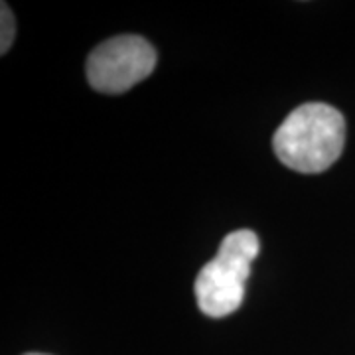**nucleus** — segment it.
Returning a JSON list of instances; mask_svg holds the SVG:
<instances>
[{
  "label": "nucleus",
  "mask_w": 355,
  "mask_h": 355,
  "mask_svg": "<svg viewBox=\"0 0 355 355\" xmlns=\"http://www.w3.org/2000/svg\"><path fill=\"white\" fill-rule=\"evenodd\" d=\"M345 119L326 103H304L294 109L272 137L282 164L302 174L328 170L343 153Z\"/></svg>",
  "instance_id": "nucleus-1"
},
{
  "label": "nucleus",
  "mask_w": 355,
  "mask_h": 355,
  "mask_svg": "<svg viewBox=\"0 0 355 355\" xmlns=\"http://www.w3.org/2000/svg\"><path fill=\"white\" fill-rule=\"evenodd\" d=\"M259 249V237L251 229H237L221 241L216 257L196 279V300L203 314L223 318L241 306L245 282Z\"/></svg>",
  "instance_id": "nucleus-2"
},
{
  "label": "nucleus",
  "mask_w": 355,
  "mask_h": 355,
  "mask_svg": "<svg viewBox=\"0 0 355 355\" xmlns=\"http://www.w3.org/2000/svg\"><path fill=\"white\" fill-rule=\"evenodd\" d=\"M156 67V51L140 36H114L99 44L87 60V79L99 93H125Z\"/></svg>",
  "instance_id": "nucleus-3"
},
{
  "label": "nucleus",
  "mask_w": 355,
  "mask_h": 355,
  "mask_svg": "<svg viewBox=\"0 0 355 355\" xmlns=\"http://www.w3.org/2000/svg\"><path fill=\"white\" fill-rule=\"evenodd\" d=\"M0 51L6 53L8 48L12 46L14 36H16V20H14L12 10L8 8L6 2H2V24H0Z\"/></svg>",
  "instance_id": "nucleus-4"
},
{
  "label": "nucleus",
  "mask_w": 355,
  "mask_h": 355,
  "mask_svg": "<svg viewBox=\"0 0 355 355\" xmlns=\"http://www.w3.org/2000/svg\"><path fill=\"white\" fill-rule=\"evenodd\" d=\"M26 355H42V354H26Z\"/></svg>",
  "instance_id": "nucleus-5"
}]
</instances>
